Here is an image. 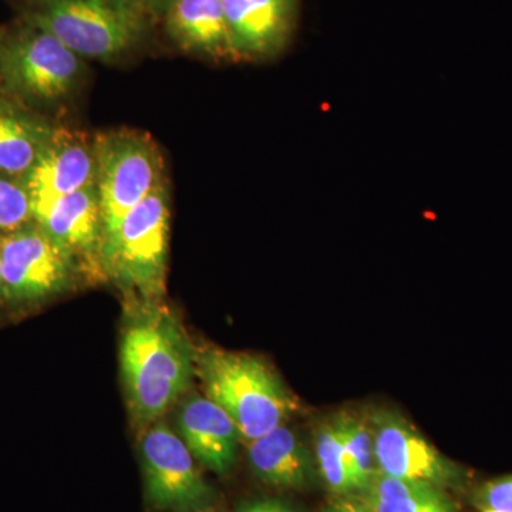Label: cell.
Masks as SVG:
<instances>
[{
  "label": "cell",
  "instance_id": "1",
  "mask_svg": "<svg viewBox=\"0 0 512 512\" xmlns=\"http://www.w3.org/2000/svg\"><path fill=\"white\" fill-rule=\"evenodd\" d=\"M194 363L190 343L168 313H137L121 342V370L137 423H154L177 402L190 386Z\"/></svg>",
  "mask_w": 512,
  "mask_h": 512
},
{
  "label": "cell",
  "instance_id": "2",
  "mask_svg": "<svg viewBox=\"0 0 512 512\" xmlns=\"http://www.w3.org/2000/svg\"><path fill=\"white\" fill-rule=\"evenodd\" d=\"M195 369L207 397L229 414L248 443L295 412L291 394L258 357L208 348L195 357Z\"/></svg>",
  "mask_w": 512,
  "mask_h": 512
},
{
  "label": "cell",
  "instance_id": "3",
  "mask_svg": "<svg viewBox=\"0 0 512 512\" xmlns=\"http://www.w3.org/2000/svg\"><path fill=\"white\" fill-rule=\"evenodd\" d=\"M83 76L82 57L46 30L23 22L0 33V84L6 99L46 116L77 92Z\"/></svg>",
  "mask_w": 512,
  "mask_h": 512
},
{
  "label": "cell",
  "instance_id": "4",
  "mask_svg": "<svg viewBox=\"0 0 512 512\" xmlns=\"http://www.w3.org/2000/svg\"><path fill=\"white\" fill-rule=\"evenodd\" d=\"M23 22L46 30L82 59L113 62L143 39L141 10L103 0H30Z\"/></svg>",
  "mask_w": 512,
  "mask_h": 512
},
{
  "label": "cell",
  "instance_id": "5",
  "mask_svg": "<svg viewBox=\"0 0 512 512\" xmlns=\"http://www.w3.org/2000/svg\"><path fill=\"white\" fill-rule=\"evenodd\" d=\"M170 200L167 183L151 192L107 235L101 266L107 274L144 298L164 291L170 247Z\"/></svg>",
  "mask_w": 512,
  "mask_h": 512
},
{
  "label": "cell",
  "instance_id": "6",
  "mask_svg": "<svg viewBox=\"0 0 512 512\" xmlns=\"http://www.w3.org/2000/svg\"><path fill=\"white\" fill-rule=\"evenodd\" d=\"M93 146L96 188L106 238L128 212L165 183L164 161L153 138L133 128L97 134Z\"/></svg>",
  "mask_w": 512,
  "mask_h": 512
},
{
  "label": "cell",
  "instance_id": "7",
  "mask_svg": "<svg viewBox=\"0 0 512 512\" xmlns=\"http://www.w3.org/2000/svg\"><path fill=\"white\" fill-rule=\"evenodd\" d=\"M77 268L76 258L35 222L2 235L5 309L40 308L72 288Z\"/></svg>",
  "mask_w": 512,
  "mask_h": 512
},
{
  "label": "cell",
  "instance_id": "8",
  "mask_svg": "<svg viewBox=\"0 0 512 512\" xmlns=\"http://www.w3.org/2000/svg\"><path fill=\"white\" fill-rule=\"evenodd\" d=\"M140 451L150 504L185 510L210 498V485L195 467L190 448L165 424L156 421L143 434Z\"/></svg>",
  "mask_w": 512,
  "mask_h": 512
},
{
  "label": "cell",
  "instance_id": "9",
  "mask_svg": "<svg viewBox=\"0 0 512 512\" xmlns=\"http://www.w3.org/2000/svg\"><path fill=\"white\" fill-rule=\"evenodd\" d=\"M369 421L379 473L439 488L457 480V468L402 416L376 412Z\"/></svg>",
  "mask_w": 512,
  "mask_h": 512
},
{
  "label": "cell",
  "instance_id": "10",
  "mask_svg": "<svg viewBox=\"0 0 512 512\" xmlns=\"http://www.w3.org/2000/svg\"><path fill=\"white\" fill-rule=\"evenodd\" d=\"M238 62L281 55L296 26V0H222Z\"/></svg>",
  "mask_w": 512,
  "mask_h": 512
},
{
  "label": "cell",
  "instance_id": "11",
  "mask_svg": "<svg viewBox=\"0 0 512 512\" xmlns=\"http://www.w3.org/2000/svg\"><path fill=\"white\" fill-rule=\"evenodd\" d=\"M22 183L32 198L33 212L57 198L96 185L93 141L60 128Z\"/></svg>",
  "mask_w": 512,
  "mask_h": 512
},
{
  "label": "cell",
  "instance_id": "12",
  "mask_svg": "<svg viewBox=\"0 0 512 512\" xmlns=\"http://www.w3.org/2000/svg\"><path fill=\"white\" fill-rule=\"evenodd\" d=\"M39 225L87 266H101L104 228L96 185L64 195L33 212Z\"/></svg>",
  "mask_w": 512,
  "mask_h": 512
},
{
  "label": "cell",
  "instance_id": "13",
  "mask_svg": "<svg viewBox=\"0 0 512 512\" xmlns=\"http://www.w3.org/2000/svg\"><path fill=\"white\" fill-rule=\"evenodd\" d=\"M165 30L185 53L214 62H238L222 0H171Z\"/></svg>",
  "mask_w": 512,
  "mask_h": 512
},
{
  "label": "cell",
  "instance_id": "14",
  "mask_svg": "<svg viewBox=\"0 0 512 512\" xmlns=\"http://www.w3.org/2000/svg\"><path fill=\"white\" fill-rule=\"evenodd\" d=\"M178 429L202 466L218 474L231 470L241 434L229 414L210 397H188L178 414Z\"/></svg>",
  "mask_w": 512,
  "mask_h": 512
},
{
  "label": "cell",
  "instance_id": "15",
  "mask_svg": "<svg viewBox=\"0 0 512 512\" xmlns=\"http://www.w3.org/2000/svg\"><path fill=\"white\" fill-rule=\"evenodd\" d=\"M60 127L15 101L0 99V175L22 181Z\"/></svg>",
  "mask_w": 512,
  "mask_h": 512
},
{
  "label": "cell",
  "instance_id": "16",
  "mask_svg": "<svg viewBox=\"0 0 512 512\" xmlns=\"http://www.w3.org/2000/svg\"><path fill=\"white\" fill-rule=\"evenodd\" d=\"M248 460L256 476L274 487L299 488L311 480L308 450L285 424L249 441Z\"/></svg>",
  "mask_w": 512,
  "mask_h": 512
},
{
  "label": "cell",
  "instance_id": "17",
  "mask_svg": "<svg viewBox=\"0 0 512 512\" xmlns=\"http://www.w3.org/2000/svg\"><path fill=\"white\" fill-rule=\"evenodd\" d=\"M360 500L370 512H454L439 487L377 473Z\"/></svg>",
  "mask_w": 512,
  "mask_h": 512
},
{
  "label": "cell",
  "instance_id": "18",
  "mask_svg": "<svg viewBox=\"0 0 512 512\" xmlns=\"http://www.w3.org/2000/svg\"><path fill=\"white\" fill-rule=\"evenodd\" d=\"M315 453L320 474L330 490L338 494L359 493L343 444L338 417L323 421L315 433Z\"/></svg>",
  "mask_w": 512,
  "mask_h": 512
},
{
  "label": "cell",
  "instance_id": "19",
  "mask_svg": "<svg viewBox=\"0 0 512 512\" xmlns=\"http://www.w3.org/2000/svg\"><path fill=\"white\" fill-rule=\"evenodd\" d=\"M336 417L342 430L343 444H345L350 468L356 478L359 493H362L379 473L372 426L369 420L363 419L356 413L342 412L336 414Z\"/></svg>",
  "mask_w": 512,
  "mask_h": 512
},
{
  "label": "cell",
  "instance_id": "20",
  "mask_svg": "<svg viewBox=\"0 0 512 512\" xmlns=\"http://www.w3.org/2000/svg\"><path fill=\"white\" fill-rule=\"evenodd\" d=\"M33 222V205L25 184L0 175V235L10 234Z\"/></svg>",
  "mask_w": 512,
  "mask_h": 512
},
{
  "label": "cell",
  "instance_id": "21",
  "mask_svg": "<svg viewBox=\"0 0 512 512\" xmlns=\"http://www.w3.org/2000/svg\"><path fill=\"white\" fill-rule=\"evenodd\" d=\"M476 501L483 511L512 512V476L484 484Z\"/></svg>",
  "mask_w": 512,
  "mask_h": 512
},
{
  "label": "cell",
  "instance_id": "22",
  "mask_svg": "<svg viewBox=\"0 0 512 512\" xmlns=\"http://www.w3.org/2000/svg\"><path fill=\"white\" fill-rule=\"evenodd\" d=\"M238 512H296L288 504L278 500H259L242 505Z\"/></svg>",
  "mask_w": 512,
  "mask_h": 512
},
{
  "label": "cell",
  "instance_id": "23",
  "mask_svg": "<svg viewBox=\"0 0 512 512\" xmlns=\"http://www.w3.org/2000/svg\"><path fill=\"white\" fill-rule=\"evenodd\" d=\"M323 512H370L362 500L356 498H342L332 505H329Z\"/></svg>",
  "mask_w": 512,
  "mask_h": 512
},
{
  "label": "cell",
  "instance_id": "24",
  "mask_svg": "<svg viewBox=\"0 0 512 512\" xmlns=\"http://www.w3.org/2000/svg\"><path fill=\"white\" fill-rule=\"evenodd\" d=\"M103 2L111 3V5L123 6V8L141 10L140 6L143 0H103Z\"/></svg>",
  "mask_w": 512,
  "mask_h": 512
},
{
  "label": "cell",
  "instance_id": "25",
  "mask_svg": "<svg viewBox=\"0 0 512 512\" xmlns=\"http://www.w3.org/2000/svg\"><path fill=\"white\" fill-rule=\"evenodd\" d=\"M2 309H5V299H3L2 235H0V311Z\"/></svg>",
  "mask_w": 512,
  "mask_h": 512
},
{
  "label": "cell",
  "instance_id": "26",
  "mask_svg": "<svg viewBox=\"0 0 512 512\" xmlns=\"http://www.w3.org/2000/svg\"><path fill=\"white\" fill-rule=\"evenodd\" d=\"M157 2H164V3H165V5H167V6H168V3H170V2H171V0H157Z\"/></svg>",
  "mask_w": 512,
  "mask_h": 512
},
{
  "label": "cell",
  "instance_id": "27",
  "mask_svg": "<svg viewBox=\"0 0 512 512\" xmlns=\"http://www.w3.org/2000/svg\"><path fill=\"white\" fill-rule=\"evenodd\" d=\"M3 93H2V84H0V99H2Z\"/></svg>",
  "mask_w": 512,
  "mask_h": 512
},
{
  "label": "cell",
  "instance_id": "28",
  "mask_svg": "<svg viewBox=\"0 0 512 512\" xmlns=\"http://www.w3.org/2000/svg\"><path fill=\"white\" fill-rule=\"evenodd\" d=\"M483 512H493V511H483Z\"/></svg>",
  "mask_w": 512,
  "mask_h": 512
}]
</instances>
